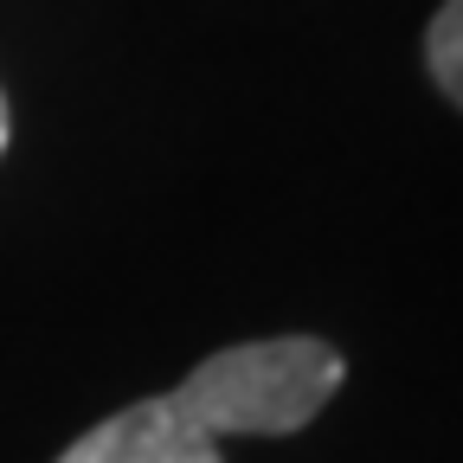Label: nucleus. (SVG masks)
Wrapping results in <instances>:
<instances>
[{
    "instance_id": "1",
    "label": "nucleus",
    "mask_w": 463,
    "mask_h": 463,
    "mask_svg": "<svg viewBox=\"0 0 463 463\" xmlns=\"http://www.w3.org/2000/svg\"><path fill=\"white\" fill-rule=\"evenodd\" d=\"M347 361L322 335H270V341H232L206 354L167 405L213 444L225 438H289L341 392Z\"/></svg>"
},
{
    "instance_id": "2",
    "label": "nucleus",
    "mask_w": 463,
    "mask_h": 463,
    "mask_svg": "<svg viewBox=\"0 0 463 463\" xmlns=\"http://www.w3.org/2000/svg\"><path fill=\"white\" fill-rule=\"evenodd\" d=\"M52 463H225V457L206 431H194L174 412L167 392H155V399H136L123 412H109L103 425H90Z\"/></svg>"
},
{
    "instance_id": "3",
    "label": "nucleus",
    "mask_w": 463,
    "mask_h": 463,
    "mask_svg": "<svg viewBox=\"0 0 463 463\" xmlns=\"http://www.w3.org/2000/svg\"><path fill=\"white\" fill-rule=\"evenodd\" d=\"M425 65L438 78V90L463 109V0H444L425 26Z\"/></svg>"
},
{
    "instance_id": "4",
    "label": "nucleus",
    "mask_w": 463,
    "mask_h": 463,
    "mask_svg": "<svg viewBox=\"0 0 463 463\" xmlns=\"http://www.w3.org/2000/svg\"><path fill=\"white\" fill-rule=\"evenodd\" d=\"M0 155H7V97H0Z\"/></svg>"
}]
</instances>
